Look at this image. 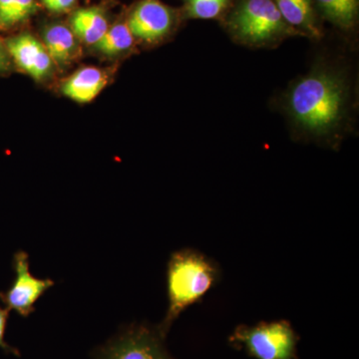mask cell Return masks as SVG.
<instances>
[{
	"label": "cell",
	"mask_w": 359,
	"mask_h": 359,
	"mask_svg": "<svg viewBox=\"0 0 359 359\" xmlns=\"http://www.w3.org/2000/svg\"><path fill=\"white\" fill-rule=\"evenodd\" d=\"M349 86L339 71L316 66L295 80L285 96V112L302 133L325 138L337 133L346 121Z\"/></svg>",
	"instance_id": "obj_1"
},
{
	"label": "cell",
	"mask_w": 359,
	"mask_h": 359,
	"mask_svg": "<svg viewBox=\"0 0 359 359\" xmlns=\"http://www.w3.org/2000/svg\"><path fill=\"white\" fill-rule=\"evenodd\" d=\"M16 0H0V27L9 28Z\"/></svg>",
	"instance_id": "obj_18"
},
{
	"label": "cell",
	"mask_w": 359,
	"mask_h": 359,
	"mask_svg": "<svg viewBox=\"0 0 359 359\" xmlns=\"http://www.w3.org/2000/svg\"><path fill=\"white\" fill-rule=\"evenodd\" d=\"M321 15L344 32L358 23L359 0H313Z\"/></svg>",
	"instance_id": "obj_13"
},
{
	"label": "cell",
	"mask_w": 359,
	"mask_h": 359,
	"mask_svg": "<svg viewBox=\"0 0 359 359\" xmlns=\"http://www.w3.org/2000/svg\"><path fill=\"white\" fill-rule=\"evenodd\" d=\"M9 313L6 308H0V348L7 354H11L14 356H20V351L15 347L11 346V344H7L6 341V330L7 321H8Z\"/></svg>",
	"instance_id": "obj_17"
},
{
	"label": "cell",
	"mask_w": 359,
	"mask_h": 359,
	"mask_svg": "<svg viewBox=\"0 0 359 359\" xmlns=\"http://www.w3.org/2000/svg\"><path fill=\"white\" fill-rule=\"evenodd\" d=\"M176 22L177 15L173 9L159 0H143L134 7L127 25L135 39L154 45L171 34Z\"/></svg>",
	"instance_id": "obj_7"
},
{
	"label": "cell",
	"mask_w": 359,
	"mask_h": 359,
	"mask_svg": "<svg viewBox=\"0 0 359 359\" xmlns=\"http://www.w3.org/2000/svg\"><path fill=\"white\" fill-rule=\"evenodd\" d=\"M77 0H42V4L53 13H65L74 6Z\"/></svg>",
	"instance_id": "obj_19"
},
{
	"label": "cell",
	"mask_w": 359,
	"mask_h": 359,
	"mask_svg": "<svg viewBox=\"0 0 359 359\" xmlns=\"http://www.w3.org/2000/svg\"><path fill=\"white\" fill-rule=\"evenodd\" d=\"M43 39L45 48L54 65L58 67H68L81 54L77 37L65 25H55L47 28Z\"/></svg>",
	"instance_id": "obj_11"
},
{
	"label": "cell",
	"mask_w": 359,
	"mask_h": 359,
	"mask_svg": "<svg viewBox=\"0 0 359 359\" xmlns=\"http://www.w3.org/2000/svg\"><path fill=\"white\" fill-rule=\"evenodd\" d=\"M4 44L11 61L33 79L42 81L53 72L54 63L48 52L43 43L32 34L16 35L4 41Z\"/></svg>",
	"instance_id": "obj_8"
},
{
	"label": "cell",
	"mask_w": 359,
	"mask_h": 359,
	"mask_svg": "<svg viewBox=\"0 0 359 359\" xmlns=\"http://www.w3.org/2000/svg\"><path fill=\"white\" fill-rule=\"evenodd\" d=\"M299 337L287 320L240 325L229 337L231 346L255 359H297Z\"/></svg>",
	"instance_id": "obj_4"
},
{
	"label": "cell",
	"mask_w": 359,
	"mask_h": 359,
	"mask_svg": "<svg viewBox=\"0 0 359 359\" xmlns=\"http://www.w3.org/2000/svg\"><path fill=\"white\" fill-rule=\"evenodd\" d=\"M135 39L127 23H118L108 28L98 43L94 45L104 55L117 56L127 53L134 47Z\"/></svg>",
	"instance_id": "obj_14"
},
{
	"label": "cell",
	"mask_w": 359,
	"mask_h": 359,
	"mask_svg": "<svg viewBox=\"0 0 359 359\" xmlns=\"http://www.w3.org/2000/svg\"><path fill=\"white\" fill-rule=\"evenodd\" d=\"M224 25L237 43L257 48L275 47L289 37L304 36L283 20L273 0H238Z\"/></svg>",
	"instance_id": "obj_3"
},
{
	"label": "cell",
	"mask_w": 359,
	"mask_h": 359,
	"mask_svg": "<svg viewBox=\"0 0 359 359\" xmlns=\"http://www.w3.org/2000/svg\"><path fill=\"white\" fill-rule=\"evenodd\" d=\"M219 280L218 266L205 255L191 249L173 252L167 266V313L157 327L161 334L166 337L175 320L200 302Z\"/></svg>",
	"instance_id": "obj_2"
},
{
	"label": "cell",
	"mask_w": 359,
	"mask_h": 359,
	"mask_svg": "<svg viewBox=\"0 0 359 359\" xmlns=\"http://www.w3.org/2000/svg\"><path fill=\"white\" fill-rule=\"evenodd\" d=\"M158 327L135 323L120 330L92 353L93 359H174Z\"/></svg>",
	"instance_id": "obj_5"
},
{
	"label": "cell",
	"mask_w": 359,
	"mask_h": 359,
	"mask_svg": "<svg viewBox=\"0 0 359 359\" xmlns=\"http://www.w3.org/2000/svg\"><path fill=\"white\" fill-rule=\"evenodd\" d=\"M36 9L35 0H16L15 6L11 14V27L29 18Z\"/></svg>",
	"instance_id": "obj_16"
},
{
	"label": "cell",
	"mask_w": 359,
	"mask_h": 359,
	"mask_svg": "<svg viewBox=\"0 0 359 359\" xmlns=\"http://www.w3.org/2000/svg\"><path fill=\"white\" fill-rule=\"evenodd\" d=\"M231 0H185L187 18L193 20H214L230 6Z\"/></svg>",
	"instance_id": "obj_15"
},
{
	"label": "cell",
	"mask_w": 359,
	"mask_h": 359,
	"mask_svg": "<svg viewBox=\"0 0 359 359\" xmlns=\"http://www.w3.org/2000/svg\"><path fill=\"white\" fill-rule=\"evenodd\" d=\"M13 268L15 273L13 283L6 292H0V301L11 311L28 318L35 311V304L55 282L51 278H35L30 273L29 256L25 250L13 255Z\"/></svg>",
	"instance_id": "obj_6"
},
{
	"label": "cell",
	"mask_w": 359,
	"mask_h": 359,
	"mask_svg": "<svg viewBox=\"0 0 359 359\" xmlns=\"http://www.w3.org/2000/svg\"><path fill=\"white\" fill-rule=\"evenodd\" d=\"M70 23L77 39L89 45L98 43L109 28L105 15L98 8L79 9L73 14Z\"/></svg>",
	"instance_id": "obj_12"
},
{
	"label": "cell",
	"mask_w": 359,
	"mask_h": 359,
	"mask_svg": "<svg viewBox=\"0 0 359 359\" xmlns=\"http://www.w3.org/2000/svg\"><path fill=\"white\" fill-rule=\"evenodd\" d=\"M283 20L304 36H323L313 0H273Z\"/></svg>",
	"instance_id": "obj_10"
},
{
	"label": "cell",
	"mask_w": 359,
	"mask_h": 359,
	"mask_svg": "<svg viewBox=\"0 0 359 359\" xmlns=\"http://www.w3.org/2000/svg\"><path fill=\"white\" fill-rule=\"evenodd\" d=\"M108 77L100 68L83 67L76 71L62 85L63 94L77 103H90L102 92Z\"/></svg>",
	"instance_id": "obj_9"
},
{
	"label": "cell",
	"mask_w": 359,
	"mask_h": 359,
	"mask_svg": "<svg viewBox=\"0 0 359 359\" xmlns=\"http://www.w3.org/2000/svg\"><path fill=\"white\" fill-rule=\"evenodd\" d=\"M11 56L6 50V44L0 39V74L8 72L11 68Z\"/></svg>",
	"instance_id": "obj_20"
}]
</instances>
